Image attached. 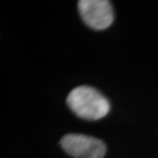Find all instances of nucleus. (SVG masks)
I'll use <instances>...</instances> for the list:
<instances>
[{
	"label": "nucleus",
	"mask_w": 158,
	"mask_h": 158,
	"mask_svg": "<svg viewBox=\"0 0 158 158\" xmlns=\"http://www.w3.org/2000/svg\"><path fill=\"white\" fill-rule=\"evenodd\" d=\"M67 104L78 117L86 120H98L108 114L109 101L96 88L81 85L69 93Z\"/></svg>",
	"instance_id": "nucleus-1"
},
{
	"label": "nucleus",
	"mask_w": 158,
	"mask_h": 158,
	"mask_svg": "<svg viewBox=\"0 0 158 158\" xmlns=\"http://www.w3.org/2000/svg\"><path fill=\"white\" fill-rule=\"evenodd\" d=\"M61 146L74 158H103L106 154L105 144L86 135H66L61 140Z\"/></svg>",
	"instance_id": "nucleus-2"
},
{
	"label": "nucleus",
	"mask_w": 158,
	"mask_h": 158,
	"mask_svg": "<svg viewBox=\"0 0 158 158\" xmlns=\"http://www.w3.org/2000/svg\"><path fill=\"white\" fill-rule=\"evenodd\" d=\"M78 9L84 23L94 30L107 29L113 23L112 5L107 0H80Z\"/></svg>",
	"instance_id": "nucleus-3"
}]
</instances>
